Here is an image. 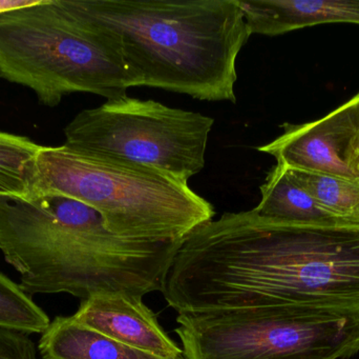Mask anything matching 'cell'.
I'll return each mask as SVG.
<instances>
[{
	"mask_svg": "<svg viewBox=\"0 0 359 359\" xmlns=\"http://www.w3.org/2000/svg\"><path fill=\"white\" fill-rule=\"evenodd\" d=\"M252 34L278 36L325 23L359 25V0H238Z\"/></svg>",
	"mask_w": 359,
	"mask_h": 359,
	"instance_id": "30bf717a",
	"label": "cell"
},
{
	"mask_svg": "<svg viewBox=\"0 0 359 359\" xmlns=\"http://www.w3.org/2000/svg\"><path fill=\"white\" fill-rule=\"evenodd\" d=\"M58 194L96 210L116 235L141 242L183 240L212 221L215 208L188 183L107 156L42 147L35 195Z\"/></svg>",
	"mask_w": 359,
	"mask_h": 359,
	"instance_id": "277c9868",
	"label": "cell"
},
{
	"mask_svg": "<svg viewBox=\"0 0 359 359\" xmlns=\"http://www.w3.org/2000/svg\"><path fill=\"white\" fill-rule=\"evenodd\" d=\"M143 297L124 293L95 295L82 301L72 318L123 345L166 359L183 358Z\"/></svg>",
	"mask_w": 359,
	"mask_h": 359,
	"instance_id": "9c48e42d",
	"label": "cell"
},
{
	"mask_svg": "<svg viewBox=\"0 0 359 359\" xmlns=\"http://www.w3.org/2000/svg\"><path fill=\"white\" fill-rule=\"evenodd\" d=\"M0 359H37V349L29 334L0 327Z\"/></svg>",
	"mask_w": 359,
	"mask_h": 359,
	"instance_id": "2e32d148",
	"label": "cell"
},
{
	"mask_svg": "<svg viewBox=\"0 0 359 359\" xmlns=\"http://www.w3.org/2000/svg\"><path fill=\"white\" fill-rule=\"evenodd\" d=\"M283 128L257 150L287 168L359 181V93L316 122Z\"/></svg>",
	"mask_w": 359,
	"mask_h": 359,
	"instance_id": "ba28073f",
	"label": "cell"
},
{
	"mask_svg": "<svg viewBox=\"0 0 359 359\" xmlns=\"http://www.w3.org/2000/svg\"><path fill=\"white\" fill-rule=\"evenodd\" d=\"M181 242L116 235L96 210L67 196H0V251L31 296L67 293L86 301L161 291Z\"/></svg>",
	"mask_w": 359,
	"mask_h": 359,
	"instance_id": "7a4b0ae2",
	"label": "cell"
},
{
	"mask_svg": "<svg viewBox=\"0 0 359 359\" xmlns=\"http://www.w3.org/2000/svg\"><path fill=\"white\" fill-rule=\"evenodd\" d=\"M185 359H348L359 353V315L267 307L179 314Z\"/></svg>",
	"mask_w": 359,
	"mask_h": 359,
	"instance_id": "8992f818",
	"label": "cell"
},
{
	"mask_svg": "<svg viewBox=\"0 0 359 359\" xmlns=\"http://www.w3.org/2000/svg\"><path fill=\"white\" fill-rule=\"evenodd\" d=\"M102 32L140 86L236 103V60L251 36L238 0H58Z\"/></svg>",
	"mask_w": 359,
	"mask_h": 359,
	"instance_id": "3957f363",
	"label": "cell"
},
{
	"mask_svg": "<svg viewBox=\"0 0 359 359\" xmlns=\"http://www.w3.org/2000/svg\"><path fill=\"white\" fill-rule=\"evenodd\" d=\"M41 149L27 137L0 131V196L34 197Z\"/></svg>",
	"mask_w": 359,
	"mask_h": 359,
	"instance_id": "4fadbf2b",
	"label": "cell"
},
{
	"mask_svg": "<svg viewBox=\"0 0 359 359\" xmlns=\"http://www.w3.org/2000/svg\"><path fill=\"white\" fill-rule=\"evenodd\" d=\"M39 351L42 359H166L123 345L72 316L50 322L42 333Z\"/></svg>",
	"mask_w": 359,
	"mask_h": 359,
	"instance_id": "7c38bea8",
	"label": "cell"
},
{
	"mask_svg": "<svg viewBox=\"0 0 359 359\" xmlns=\"http://www.w3.org/2000/svg\"><path fill=\"white\" fill-rule=\"evenodd\" d=\"M0 78L31 89L50 107L72 93L109 100L140 86L111 39L58 0L0 14Z\"/></svg>",
	"mask_w": 359,
	"mask_h": 359,
	"instance_id": "5b68a950",
	"label": "cell"
},
{
	"mask_svg": "<svg viewBox=\"0 0 359 359\" xmlns=\"http://www.w3.org/2000/svg\"><path fill=\"white\" fill-rule=\"evenodd\" d=\"M40 0H0V14L16 8L35 6Z\"/></svg>",
	"mask_w": 359,
	"mask_h": 359,
	"instance_id": "e0dca14e",
	"label": "cell"
},
{
	"mask_svg": "<svg viewBox=\"0 0 359 359\" xmlns=\"http://www.w3.org/2000/svg\"><path fill=\"white\" fill-rule=\"evenodd\" d=\"M213 124L209 116L126 95L80 112L65 129V145L188 183L204 169Z\"/></svg>",
	"mask_w": 359,
	"mask_h": 359,
	"instance_id": "52a82bcc",
	"label": "cell"
},
{
	"mask_svg": "<svg viewBox=\"0 0 359 359\" xmlns=\"http://www.w3.org/2000/svg\"><path fill=\"white\" fill-rule=\"evenodd\" d=\"M253 210L266 218L293 225L354 227L323 209L289 169L278 164L261 185V202Z\"/></svg>",
	"mask_w": 359,
	"mask_h": 359,
	"instance_id": "8fae6325",
	"label": "cell"
},
{
	"mask_svg": "<svg viewBox=\"0 0 359 359\" xmlns=\"http://www.w3.org/2000/svg\"><path fill=\"white\" fill-rule=\"evenodd\" d=\"M316 202L337 218L359 227V181L288 168Z\"/></svg>",
	"mask_w": 359,
	"mask_h": 359,
	"instance_id": "5bb4252c",
	"label": "cell"
},
{
	"mask_svg": "<svg viewBox=\"0 0 359 359\" xmlns=\"http://www.w3.org/2000/svg\"><path fill=\"white\" fill-rule=\"evenodd\" d=\"M50 324V318L31 295L0 273V327L37 334L43 333Z\"/></svg>",
	"mask_w": 359,
	"mask_h": 359,
	"instance_id": "9a60e30c",
	"label": "cell"
},
{
	"mask_svg": "<svg viewBox=\"0 0 359 359\" xmlns=\"http://www.w3.org/2000/svg\"><path fill=\"white\" fill-rule=\"evenodd\" d=\"M161 292L186 315L289 306L359 315V227L225 213L182 240Z\"/></svg>",
	"mask_w": 359,
	"mask_h": 359,
	"instance_id": "6da1fadb",
	"label": "cell"
}]
</instances>
